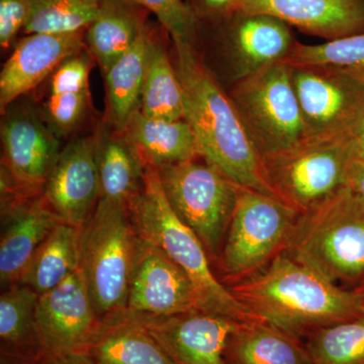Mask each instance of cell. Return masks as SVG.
I'll return each mask as SVG.
<instances>
[{
    "label": "cell",
    "mask_w": 364,
    "mask_h": 364,
    "mask_svg": "<svg viewBox=\"0 0 364 364\" xmlns=\"http://www.w3.org/2000/svg\"><path fill=\"white\" fill-rule=\"evenodd\" d=\"M227 287L256 318L301 339L364 315V298L356 287L344 289L287 252Z\"/></svg>",
    "instance_id": "1"
},
{
    "label": "cell",
    "mask_w": 364,
    "mask_h": 364,
    "mask_svg": "<svg viewBox=\"0 0 364 364\" xmlns=\"http://www.w3.org/2000/svg\"><path fill=\"white\" fill-rule=\"evenodd\" d=\"M173 53L183 90L184 119L195 136L198 156L238 186L277 198L268 184L262 158L246 133L229 93L200 56L198 46L173 43Z\"/></svg>",
    "instance_id": "2"
},
{
    "label": "cell",
    "mask_w": 364,
    "mask_h": 364,
    "mask_svg": "<svg viewBox=\"0 0 364 364\" xmlns=\"http://www.w3.org/2000/svg\"><path fill=\"white\" fill-rule=\"evenodd\" d=\"M129 210L139 237L156 246L183 270L198 289L205 310L239 322L262 321L246 310L215 277L202 241L169 205L156 167L146 165L142 186Z\"/></svg>",
    "instance_id": "3"
},
{
    "label": "cell",
    "mask_w": 364,
    "mask_h": 364,
    "mask_svg": "<svg viewBox=\"0 0 364 364\" xmlns=\"http://www.w3.org/2000/svg\"><path fill=\"white\" fill-rule=\"evenodd\" d=\"M139 241L129 205L123 203L100 200L80 229L79 270L105 324L126 314Z\"/></svg>",
    "instance_id": "4"
},
{
    "label": "cell",
    "mask_w": 364,
    "mask_h": 364,
    "mask_svg": "<svg viewBox=\"0 0 364 364\" xmlns=\"http://www.w3.org/2000/svg\"><path fill=\"white\" fill-rule=\"evenodd\" d=\"M284 252L335 284L364 279V200L348 186L299 215Z\"/></svg>",
    "instance_id": "5"
},
{
    "label": "cell",
    "mask_w": 364,
    "mask_h": 364,
    "mask_svg": "<svg viewBox=\"0 0 364 364\" xmlns=\"http://www.w3.org/2000/svg\"><path fill=\"white\" fill-rule=\"evenodd\" d=\"M355 136H308L291 149L263 158L265 176L277 198L304 214L347 186Z\"/></svg>",
    "instance_id": "6"
},
{
    "label": "cell",
    "mask_w": 364,
    "mask_h": 364,
    "mask_svg": "<svg viewBox=\"0 0 364 364\" xmlns=\"http://www.w3.org/2000/svg\"><path fill=\"white\" fill-rule=\"evenodd\" d=\"M299 215L277 198L238 186L236 205L218 258L228 284L252 277L287 251Z\"/></svg>",
    "instance_id": "7"
},
{
    "label": "cell",
    "mask_w": 364,
    "mask_h": 364,
    "mask_svg": "<svg viewBox=\"0 0 364 364\" xmlns=\"http://www.w3.org/2000/svg\"><path fill=\"white\" fill-rule=\"evenodd\" d=\"M229 95L262 159L291 149L306 138L291 67L284 62L233 83Z\"/></svg>",
    "instance_id": "8"
},
{
    "label": "cell",
    "mask_w": 364,
    "mask_h": 364,
    "mask_svg": "<svg viewBox=\"0 0 364 364\" xmlns=\"http://www.w3.org/2000/svg\"><path fill=\"white\" fill-rule=\"evenodd\" d=\"M163 191L208 257L219 258L236 205L238 184L200 156L157 168Z\"/></svg>",
    "instance_id": "9"
},
{
    "label": "cell",
    "mask_w": 364,
    "mask_h": 364,
    "mask_svg": "<svg viewBox=\"0 0 364 364\" xmlns=\"http://www.w3.org/2000/svg\"><path fill=\"white\" fill-rule=\"evenodd\" d=\"M200 36L210 38L233 83L284 61L298 43L291 26L279 18L241 11L200 23Z\"/></svg>",
    "instance_id": "10"
},
{
    "label": "cell",
    "mask_w": 364,
    "mask_h": 364,
    "mask_svg": "<svg viewBox=\"0 0 364 364\" xmlns=\"http://www.w3.org/2000/svg\"><path fill=\"white\" fill-rule=\"evenodd\" d=\"M291 74L306 136L358 133L364 123L363 76L330 66L291 67Z\"/></svg>",
    "instance_id": "11"
},
{
    "label": "cell",
    "mask_w": 364,
    "mask_h": 364,
    "mask_svg": "<svg viewBox=\"0 0 364 364\" xmlns=\"http://www.w3.org/2000/svg\"><path fill=\"white\" fill-rule=\"evenodd\" d=\"M196 310L207 311L193 282L166 254L140 238L123 317L167 318Z\"/></svg>",
    "instance_id": "12"
},
{
    "label": "cell",
    "mask_w": 364,
    "mask_h": 364,
    "mask_svg": "<svg viewBox=\"0 0 364 364\" xmlns=\"http://www.w3.org/2000/svg\"><path fill=\"white\" fill-rule=\"evenodd\" d=\"M38 330L44 355L82 352L100 336L98 317L80 270L38 299Z\"/></svg>",
    "instance_id": "13"
},
{
    "label": "cell",
    "mask_w": 364,
    "mask_h": 364,
    "mask_svg": "<svg viewBox=\"0 0 364 364\" xmlns=\"http://www.w3.org/2000/svg\"><path fill=\"white\" fill-rule=\"evenodd\" d=\"M43 196L63 222L85 226L100 200L95 133L72 138L62 147L43 186Z\"/></svg>",
    "instance_id": "14"
},
{
    "label": "cell",
    "mask_w": 364,
    "mask_h": 364,
    "mask_svg": "<svg viewBox=\"0 0 364 364\" xmlns=\"http://www.w3.org/2000/svg\"><path fill=\"white\" fill-rule=\"evenodd\" d=\"M25 97L1 112V163L20 181L44 186L62 141L45 123L37 105Z\"/></svg>",
    "instance_id": "15"
},
{
    "label": "cell",
    "mask_w": 364,
    "mask_h": 364,
    "mask_svg": "<svg viewBox=\"0 0 364 364\" xmlns=\"http://www.w3.org/2000/svg\"><path fill=\"white\" fill-rule=\"evenodd\" d=\"M133 318L145 326L176 364H227L228 341L245 323L203 310L167 318Z\"/></svg>",
    "instance_id": "16"
},
{
    "label": "cell",
    "mask_w": 364,
    "mask_h": 364,
    "mask_svg": "<svg viewBox=\"0 0 364 364\" xmlns=\"http://www.w3.org/2000/svg\"><path fill=\"white\" fill-rule=\"evenodd\" d=\"M85 31L37 33L16 43L0 73V112L44 83L65 60L83 51Z\"/></svg>",
    "instance_id": "17"
},
{
    "label": "cell",
    "mask_w": 364,
    "mask_h": 364,
    "mask_svg": "<svg viewBox=\"0 0 364 364\" xmlns=\"http://www.w3.org/2000/svg\"><path fill=\"white\" fill-rule=\"evenodd\" d=\"M238 11L269 14L327 42L364 33V0H242Z\"/></svg>",
    "instance_id": "18"
},
{
    "label": "cell",
    "mask_w": 364,
    "mask_h": 364,
    "mask_svg": "<svg viewBox=\"0 0 364 364\" xmlns=\"http://www.w3.org/2000/svg\"><path fill=\"white\" fill-rule=\"evenodd\" d=\"M63 220L40 195L1 214L0 282L4 289L20 284L41 245Z\"/></svg>",
    "instance_id": "19"
},
{
    "label": "cell",
    "mask_w": 364,
    "mask_h": 364,
    "mask_svg": "<svg viewBox=\"0 0 364 364\" xmlns=\"http://www.w3.org/2000/svg\"><path fill=\"white\" fill-rule=\"evenodd\" d=\"M97 65L87 50L65 60L46 80L41 117L60 140L75 135L87 121L93 104L90 77Z\"/></svg>",
    "instance_id": "20"
},
{
    "label": "cell",
    "mask_w": 364,
    "mask_h": 364,
    "mask_svg": "<svg viewBox=\"0 0 364 364\" xmlns=\"http://www.w3.org/2000/svg\"><path fill=\"white\" fill-rule=\"evenodd\" d=\"M150 11L135 0H102L97 18L85 30V47L102 75L135 44Z\"/></svg>",
    "instance_id": "21"
},
{
    "label": "cell",
    "mask_w": 364,
    "mask_h": 364,
    "mask_svg": "<svg viewBox=\"0 0 364 364\" xmlns=\"http://www.w3.org/2000/svg\"><path fill=\"white\" fill-rule=\"evenodd\" d=\"M95 134L100 200L129 205L142 186L146 163L126 135L105 119Z\"/></svg>",
    "instance_id": "22"
},
{
    "label": "cell",
    "mask_w": 364,
    "mask_h": 364,
    "mask_svg": "<svg viewBox=\"0 0 364 364\" xmlns=\"http://www.w3.org/2000/svg\"><path fill=\"white\" fill-rule=\"evenodd\" d=\"M156 28L148 23L135 44L102 75L107 98L104 119L119 133L140 109L148 53Z\"/></svg>",
    "instance_id": "23"
},
{
    "label": "cell",
    "mask_w": 364,
    "mask_h": 364,
    "mask_svg": "<svg viewBox=\"0 0 364 364\" xmlns=\"http://www.w3.org/2000/svg\"><path fill=\"white\" fill-rule=\"evenodd\" d=\"M39 294L23 284L7 287L0 296L1 361L35 364L44 356L37 310Z\"/></svg>",
    "instance_id": "24"
},
{
    "label": "cell",
    "mask_w": 364,
    "mask_h": 364,
    "mask_svg": "<svg viewBox=\"0 0 364 364\" xmlns=\"http://www.w3.org/2000/svg\"><path fill=\"white\" fill-rule=\"evenodd\" d=\"M225 355L227 364H312L303 339L264 321L242 323Z\"/></svg>",
    "instance_id": "25"
},
{
    "label": "cell",
    "mask_w": 364,
    "mask_h": 364,
    "mask_svg": "<svg viewBox=\"0 0 364 364\" xmlns=\"http://www.w3.org/2000/svg\"><path fill=\"white\" fill-rule=\"evenodd\" d=\"M124 134L135 145L146 164L156 168L198 157L195 136L184 119H154L139 111Z\"/></svg>",
    "instance_id": "26"
},
{
    "label": "cell",
    "mask_w": 364,
    "mask_h": 364,
    "mask_svg": "<svg viewBox=\"0 0 364 364\" xmlns=\"http://www.w3.org/2000/svg\"><path fill=\"white\" fill-rule=\"evenodd\" d=\"M85 353L95 364H176L145 326L130 317L105 324Z\"/></svg>",
    "instance_id": "27"
},
{
    "label": "cell",
    "mask_w": 364,
    "mask_h": 364,
    "mask_svg": "<svg viewBox=\"0 0 364 364\" xmlns=\"http://www.w3.org/2000/svg\"><path fill=\"white\" fill-rule=\"evenodd\" d=\"M167 35L159 23L148 53L139 111L146 117L177 121L184 119L183 90L165 46Z\"/></svg>",
    "instance_id": "28"
},
{
    "label": "cell",
    "mask_w": 364,
    "mask_h": 364,
    "mask_svg": "<svg viewBox=\"0 0 364 364\" xmlns=\"http://www.w3.org/2000/svg\"><path fill=\"white\" fill-rule=\"evenodd\" d=\"M80 229L65 222L60 223L36 252L20 284L31 287L41 296L77 272Z\"/></svg>",
    "instance_id": "29"
},
{
    "label": "cell",
    "mask_w": 364,
    "mask_h": 364,
    "mask_svg": "<svg viewBox=\"0 0 364 364\" xmlns=\"http://www.w3.org/2000/svg\"><path fill=\"white\" fill-rule=\"evenodd\" d=\"M303 340L312 364H364V315L321 328Z\"/></svg>",
    "instance_id": "30"
},
{
    "label": "cell",
    "mask_w": 364,
    "mask_h": 364,
    "mask_svg": "<svg viewBox=\"0 0 364 364\" xmlns=\"http://www.w3.org/2000/svg\"><path fill=\"white\" fill-rule=\"evenodd\" d=\"M102 0H31L23 36L85 31L97 18Z\"/></svg>",
    "instance_id": "31"
},
{
    "label": "cell",
    "mask_w": 364,
    "mask_h": 364,
    "mask_svg": "<svg viewBox=\"0 0 364 364\" xmlns=\"http://www.w3.org/2000/svg\"><path fill=\"white\" fill-rule=\"evenodd\" d=\"M282 62L291 67H336L364 77V33L321 45L298 42Z\"/></svg>",
    "instance_id": "32"
},
{
    "label": "cell",
    "mask_w": 364,
    "mask_h": 364,
    "mask_svg": "<svg viewBox=\"0 0 364 364\" xmlns=\"http://www.w3.org/2000/svg\"><path fill=\"white\" fill-rule=\"evenodd\" d=\"M156 16L172 43L198 46L200 23L183 0H135Z\"/></svg>",
    "instance_id": "33"
},
{
    "label": "cell",
    "mask_w": 364,
    "mask_h": 364,
    "mask_svg": "<svg viewBox=\"0 0 364 364\" xmlns=\"http://www.w3.org/2000/svg\"><path fill=\"white\" fill-rule=\"evenodd\" d=\"M31 14V0H0V47L13 49Z\"/></svg>",
    "instance_id": "34"
},
{
    "label": "cell",
    "mask_w": 364,
    "mask_h": 364,
    "mask_svg": "<svg viewBox=\"0 0 364 364\" xmlns=\"http://www.w3.org/2000/svg\"><path fill=\"white\" fill-rule=\"evenodd\" d=\"M242 0H186L198 23H212L238 11Z\"/></svg>",
    "instance_id": "35"
},
{
    "label": "cell",
    "mask_w": 364,
    "mask_h": 364,
    "mask_svg": "<svg viewBox=\"0 0 364 364\" xmlns=\"http://www.w3.org/2000/svg\"><path fill=\"white\" fill-rule=\"evenodd\" d=\"M346 186L364 200V161L354 157L346 174Z\"/></svg>",
    "instance_id": "36"
},
{
    "label": "cell",
    "mask_w": 364,
    "mask_h": 364,
    "mask_svg": "<svg viewBox=\"0 0 364 364\" xmlns=\"http://www.w3.org/2000/svg\"><path fill=\"white\" fill-rule=\"evenodd\" d=\"M36 364H95L82 352H68V353L47 354Z\"/></svg>",
    "instance_id": "37"
},
{
    "label": "cell",
    "mask_w": 364,
    "mask_h": 364,
    "mask_svg": "<svg viewBox=\"0 0 364 364\" xmlns=\"http://www.w3.org/2000/svg\"><path fill=\"white\" fill-rule=\"evenodd\" d=\"M355 158L364 161V123L355 136Z\"/></svg>",
    "instance_id": "38"
},
{
    "label": "cell",
    "mask_w": 364,
    "mask_h": 364,
    "mask_svg": "<svg viewBox=\"0 0 364 364\" xmlns=\"http://www.w3.org/2000/svg\"><path fill=\"white\" fill-rule=\"evenodd\" d=\"M355 287L356 289H358L359 291H360L361 294H363L364 298V279L363 282H361L360 284H359L358 286Z\"/></svg>",
    "instance_id": "39"
}]
</instances>
